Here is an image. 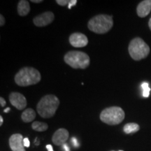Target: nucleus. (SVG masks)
<instances>
[{
	"mask_svg": "<svg viewBox=\"0 0 151 151\" xmlns=\"http://www.w3.org/2000/svg\"><path fill=\"white\" fill-rule=\"evenodd\" d=\"M119 151H122V150H119Z\"/></svg>",
	"mask_w": 151,
	"mask_h": 151,
	"instance_id": "c756f323",
	"label": "nucleus"
},
{
	"mask_svg": "<svg viewBox=\"0 0 151 151\" xmlns=\"http://www.w3.org/2000/svg\"><path fill=\"white\" fill-rule=\"evenodd\" d=\"M10 108H6V109H4V113H8L9 112V111H10Z\"/></svg>",
	"mask_w": 151,
	"mask_h": 151,
	"instance_id": "c85d7f7f",
	"label": "nucleus"
},
{
	"mask_svg": "<svg viewBox=\"0 0 151 151\" xmlns=\"http://www.w3.org/2000/svg\"><path fill=\"white\" fill-rule=\"evenodd\" d=\"M69 43L75 48H83L88 44V39L86 35L80 32L71 34L69 38Z\"/></svg>",
	"mask_w": 151,
	"mask_h": 151,
	"instance_id": "1a4fd4ad",
	"label": "nucleus"
},
{
	"mask_svg": "<svg viewBox=\"0 0 151 151\" xmlns=\"http://www.w3.org/2000/svg\"><path fill=\"white\" fill-rule=\"evenodd\" d=\"M76 3H77V0H70V1H69V4H68L69 5L68 6V9H71L73 6L76 5Z\"/></svg>",
	"mask_w": 151,
	"mask_h": 151,
	"instance_id": "6ab92c4d",
	"label": "nucleus"
},
{
	"mask_svg": "<svg viewBox=\"0 0 151 151\" xmlns=\"http://www.w3.org/2000/svg\"><path fill=\"white\" fill-rule=\"evenodd\" d=\"M32 128L34 130H35V131L41 132L46 131L48 128V125L46 123H45V122L35 121L32 124Z\"/></svg>",
	"mask_w": 151,
	"mask_h": 151,
	"instance_id": "dca6fc26",
	"label": "nucleus"
},
{
	"mask_svg": "<svg viewBox=\"0 0 151 151\" xmlns=\"http://www.w3.org/2000/svg\"><path fill=\"white\" fill-rule=\"evenodd\" d=\"M5 24V18L3 16V15H0V26L2 27L3 25H4Z\"/></svg>",
	"mask_w": 151,
	"mask_h": 151,
	"instance_id": "aec40b11",
	"label": "nucleus"
},
{
	"mask_svg": "<svg viewBox=\"0 0 151 151\" xmlns=\"http://www.w3.org/2000/svg\"><path fill=\"white\" fill-rule=\"evenodd\" d=\"M24 138L20 134H14L9 138V146L12 151H26L24 146Z\"/></svg>",
	"mask_w": 151,
	"mask_h": 151,
	"instance_id": "9d476101",
	"label": "nucleus"
},
{
	"mask_svg": "<svg viewBox=\"0 0 151 151\" xmlns=\"http://www.w3.org/2000/svg\"><path fill=\"white\" fill-rule=\"evenodd\" d=\"M113 26V16L106 14L97 15L90 19L88 23V29L99 35L107 33Z\"/></svg>",
	"mask_w": 151,
	"mask_h": 151,
	"instance_id": "7ed1b4c3",
	"label": "nucleus"
},
{
	"mask_svg": "<svg viewBox=\"0 0 151 151\" xmlns=\"http://www.w3.org/2000/svg\"><path fill=\"white\" fill-rule=\"evenodd\" d=\"M56 3L62 6H65L67 4H69V0H56Z\"/></svg>",
	"mask_w": 151,
	"mask_h": 151,
	"instance_id": "a211bd4d",
	"label": "nucleus"
},
{
	"mask_svg": "<svg viewBox=\"0 0 151 151\" xmlns=\"http://www.w3.org/2000/svg\"><path fill=\"white\" fill-rule=\"evenodd\" d=\"M31 2L36 3V4H39L43 2V0H31Z\"/></svg>",
	"mask_w": 151,
	"mask_h": 151,
	"instance_id": "b1692460",
	"label": "nucleus"
},
{
	"mask_svg": "<svg viewBox=\"0 0 151 151\" xmlns=\"http://www.w3.org/2000/svg\"><path fill=\"white\" fill-rule=\"evenodd\" d=\"M41 80V73L35 68L26 67L20 69L14 77L16 83L20 87H27L39 83Z\"/></svg>",
	"mask_w": 151,
	"mask_h": 151,
	"instance_id": "f03ea898",
	"label": "nucleus"
},
{
	"mask_svg": "<svg viewBox=\"0 0 151 151\" xmlns=\"http://www.w3.org/2000/svg\"><path fill=\"white\" fill-rule=\"evenodd\" d=\"M129 55L135 61H140L150 53V47L140 37H136L130 41L128 46Z\"/></svg>",
	"mask_w": 151,
	"mask_h": 151,
	"instance_id": "39448f33",
	"label": "nucleus"
},
{
	"mask_svg": "<svg viewBox=\"0 0 151 151\" xmlns=\"http://www.w3.org/2000/svg\"><path fill=\"white\" fill-rule=\"evenodd\" d=\"M9 101L11 105L20 111L25 109L27 104L25 97L22 94L17 92H13L9 94Z\"/></svg>",
	"mask_w": 151,
	"mask_h": 151,
	"instance_id": "0eeeda50",
	"label": "nucleus"
},
{
	"mask_svg": "<svg viewBox=\"0 0 151 151\" xmlns=\"http://www.w3.org/2000/svg\"><path fill=\"white\" fill-rule=\"evenodd\" d=\"M60 106V100L54 94H47L39 100L37 105V111L43 118L54 116Z\"/></svg>",
	"mask_w": 151,
	"mask_h": 151,
	"instance_id": "f257e3e1",
	"label": "nucleus"
},
{
	"mask_svg": "<svg viewBox=\"0 0 151 151\" xmlns=\"http://www.w3.org/2000/svg\"><path fill=\"white\" fill-rule=\"evenodd\" d=\"M36 118V112L32 109L29 108L25 109L21 115L22 120L24 122H30L33 121Z\"/></svg>",
	"mask_w": 151,
	"mask_h": 151,
	"instance_id": "4468645a",
	"label": "nucleus"
},
{
	"mask_svg": "<svg viewBox=\"0 0 151 151\" xmlns=\"http://www.w3.org/2000/svg\"><path fill=\"white\" fill-rule=\"evenodd\" d=\"M151 11V0H144L141 1L137 7V14L140 18H145L150 14Z\"/></svg>",
	"mask_w": 151,
	"mask_h": 151,
	"instance_id": "f8f14e48",
	"label": "nucleus"
},
{
	"mask_svg": "<svg viewBox=\"0 0 151 151\" xmlns=\"http://www.w3.org/2000/svg\"><path fill=\"white\" fill-rule=\"evenodd\" d=\"M112 151H113V150H112Z\"/></svg>",
	"mask_w": 151,
	"mask_h": 151,
	"instance_id": "7c9ffc66",
	"label": "nucleus"
},
{
	"mask_svg": "<svg viewBox=\"0 0 151 151\" xmlns=\"http://www.w3.org/2000/svg\"><path fill=\"white\" fill-rule=\"evenodd\" d=\"M55 15L51 11H46L40 15H38L34 18L33 22L37 27H42L47 26L53 21Z\"/></svg>",
	"mask_w": 151,
	"mask_h": 151,
	"instance_id": "6e6552de",
	"label": "nucleus"
},
{
	"mask_svg": "<svg viewBox=\"0 0 151 151\" xmlns=\"http://www.w3.org/2000/svg\"><path fill=\"white\" fill-rule=\"evenodd\" d=\"M23 143H24V147H29V146L30 142H29V139H28V138H24Z\"/></svg>",
	"mask_w": 151,
	"mask_h": 151,
	"instance_id": "412c9836",
	"label": "nucleus"
},
{
	"mask_svg": "<svg viewBox=\"0 0 151 151\" xmlns=\"http://www.w3.org/2000/svg\"><path fill=\"white\" fill-rule=\"evenodd\" d=\"M63 147H64V148L65 149V151H70V150H69V147H68L67 144H64Z\"/></svg>",
	"mask_w": 151,
	"mask_h": 151,
	"instance_id": "a878e982",
	"label": "nucleus"
},
{
	"mask_svg": "<svg viewBox=\"0 0 151 151\" xmlns=\"http://www.w3.org/2000/svg\"><path fill=\"white\" fill-rule=\"evenodd\" d=\"M46 148H47V150H48V151H54L53 150V148H52V146H51V145H50V144L47 145Z\"/></svg>",
	"mask_w": 151,
	"mask_h": 151,
	"instance_id": "5701e85b",
	"label": "nucleus"
},
{
	"mask_svg": "<svg viewBox=\"0 0 151 151\" xmlns=\"http://www.w3.org/2000/svg\"><path fill=\"white\" fill-rule=\"evenodd\" d=\"M30 6L28 1L20 0L18 4V14L20 16H26L30 11Z\"/></svg>",
	"mask_w": 151,
	"mask_h": 151,
	"instance_id": "ddd939ff",
	"label": "nucleus"
},
{
	"mask_svg": "<svg viewBox=\"0 0 151 151\" xmlns=\"http://www.w3.org/2000/svg\"><path fill=\"white\" fill-rule=\"evenodd\" d=\"M6 104V101L4 99L3 97H0V105L1 107H4Z\"/></svg>",
	"mask_w": 151,
	"mask_h": 151,
	"instance_id": "4be33fe9",
	"label": "nucleus"
},
{
	"mask_svg": "<svg viewBox=\"0 0 151 151\" xmlns=\"http://www.w3.org/2000/svg\"><path fill=\"white\" fill-rule=\"evenodd\" d=\"M140 129L139 125L134 122H129L126 124L123 127V131L125 134H131L137 132Z\"/></svg>",
	"mask_w": 151,
	"mask_h": 151,
	"instance_id": "2eb2a0df",
	"label": "nucleus"
},
{
	"mask_svg": "<svg viewBox=\"0 0 151 151\" xmlns=\"http://www.w3.org/2000/svg\"><path fill=\"white\" fill-rule=\"evenodd\" d=\"M142 88H143V96L144 97H148L149 95H150V88H149V85L148 83H143L142 84Z\"/></svg>",
	"mask_w": 151,
	"mask_h": 151,
	"instance_id": "f3484780",
	"label": "nucleus"
},
{
	"mask_svg": "<svg viewBox=\"0 0 151 151\" xmlns=\"http://www.w3.org/2000/svg\"><path fill=\"white\" fill-rule=\"evenodd\" d=\"M148 26H149V28H150V29L151 30V18L149 20V22H148Z\"/></svg>",
	"mask_w": 151,
	"mask_h": 151,
	"instance_id": "cd10ccee",
	"label": "nucleus"
},
{
	"mask_svg": "<svg viewBox=\"0 0 151 151\" xmlns=\"http://www.w3.org/2000/svg\"><path fill=\"white\" fill-rule=\"evenodd\" d=\"M72 141H73V145H74V146H78V144H77V140H76V138H73Z\"/></svg>",
	"mask_w": 151,
	"mask_h": 151,
	"instance_id": "393cba45",
	"label": "nucleus"
},
{
	"mask_svg": "<svg viewBox=\"0 0 151 151\" xmlns=\"http://www.w3.org/2000/svg\"><path fill=\"white\" fill-rule=\"evenodd\" d=\"M125 113L122 109L118 106H111L106 108L100 113V120L104 123L109 125H116L123 121Z\"/></svg>",
	"mask_w": 151,
	"mask_h": 151,
	"instance_id": "423d86ee",
	"label": "nucleus"
},
{
	"mask_svg": "<svg viewBox=\"0 0 151 151\" xmlns=\"http://www.w3.org/2000/svg\"><path fill=\"white\" fill-rule=\"evenodd\" d=\"M3 122H4V120H3V117L2 116H0V126L2 125L3 124Z\"/></svg>",
	"mask_w": 151,
	"mask_h": 151,
	"instance_id": "bb28decb",
	"label": "nucleus"
},
{
	"mask_svg": "<svg viewBox=\"0 0 151 151\" xmlns=\"http://www.w3.org/2000/svg\"><path fill=\"white\" fill-rule=\"evenodd\" d=\"M64 60L68 65L75 69H85L90 64V57L84 52L71 50L66 53Z\"/></svg>",
	"mask_w": 151,
	"mask_h": 151,
	"instance_id": "20e7f679",
	"label": "nucleus"
},
{
	"mask_svg": "<svg viewBox=\"0 0 151 151\" xmlns=\"http://www.w3.org/2000/svg\"><path fill=\"white\" fill-rule=\"evenodd\" d=\"M69 137V133L68 130L65 128H60L53 134L52 141L56 146H62V145L65 144Z\"/></svg>",
	"mask_w": 151,
	"mask_h": 151,
	"instance_id": "9b49d317",
	"label": "nucleus"
}]
</instances>
